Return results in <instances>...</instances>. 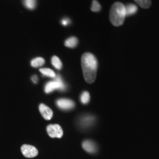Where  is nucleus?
<instances>
[{
    "label": "nucleus",
    "mask_w": 159,
    "mask_h": 159,
    "mask_svg": "<svg viewBox=\"0 0 159 159\" xmlns=\"http://www.w3.org/2000/svg\"><path fill=\"white\" fill-rule=\"evenodd\" d=\"M44 59L41 57H36V58H34L31 61V66L33 67H35V68H37V67H40L41 66H43L44 64Z\"/></svg>",
    "instance_id": "obj_12"
},
{
    "label": "nucleus",
    "mask_w": 159,
    "mask_h": 159,
    "mask_svg": "<svg viewBox=\"0 0 159 159\" xmlns=\"http://www.w3.org/2000/svg\"><path fill=\"white\" fill-rule=\"evenodd\" d=\"M80 101L83 104H88L90 101V94L88 91H83L80 96Z\"/></svg>",
    "instance_id": "obj_16"
},
{
    "label": "nucleus",
    "mask_w": 159,
    "mask_h": 159,
    "mask_svg": "<svg viewBox=\"0 0 159 159\" xmlns=\"http://www.w3.org/2000/svg\"><path fill=\"white\" fill-rule=\"evenodd\" d=\"M21 150L24 156L28 158H34V157L37 156L38 154H39V151H38L37 149L35 147L29 144L22 145L21 148Z\"/></svg>",
    "instance_id": "obj_5"
},
{
    "label": "nucleus",
    "mask_w": 159,
    "mask_h": 159,
    "mask_svg": "<svg viewBox=\"0 0 159 159\" xmlns=\"http://www.w3.org/2000/svg\"><path fill=\"white\" fill-rule=\"evenodd\" d=\"M24 5L27 9L34 10L36 7V0H24Z\"/></svg>",
    "instance_id": "obj_15"
},
{
    "label": "nucleus",
    "mask_w": 159,
    "mask_h": 159,
    "mask_svg": "<svg viewBox=\"0 0 159 159\" xmlns=\"http://www.w3.org/2000/svg\"><path fill=\"white\" fill-rule=\"evenodd\" d=\"M125 9H126V16L134 15L138 11L137 6L134 4H129L125 7Z\"/></svg>",
    "instance_id": "obj_10"
},
{
    "label": "nucleus",
    "mask_w": 159,
    "mask_h": 159,
    "mask_svg": "<svg viewBox=\"0 0 159 159\" xmlns=\"http://www.w3.org/2000/svg\"><path fill=\"white\" fill-rule=\"evenodd\" d=\"M65 88V84L64 83H63V80L61 79V76L56 75L54 80L49 81V82H48L46 84L44 91L47 94H49V93H51L52 91L55 90L63 91Z\"/></svg>",
    "instance_id": "obj_3"
},
{
    "label": "nucleus",
    "mask_w": 159,
    "mask_h": 159,
    "mask_svg": "<svg viewBox=\"0 0 159 159\" xmlns=\"http://www.w3.org/2000/svg\"><path fill=\"white\" fill-rule=\"evenodd\" d=\"M47 133L51 138H61L63 136V129L59 125H49L47 128Z\"/></svg>",
    "instance_id": "obj_4"
},
{
    "label": "nucleus",
    "mask_w": 159,
    "mask_h": 159,
    "mask_svg": "<svg viewBox=\"0 0 159 159\" xmlns=\"http://www.w3.org/2000/svg\"><path fill=\"white\" fill-rule=\"evenodd\" d=\"M32 80L33 81V83H37V82H38V77L36 76V75H34V76H33V77H32Z\"/></svg>",
    "instance_id": "obj_20"
},
{
    "label": "nucleus",
    "mask_w": 159,
    "mask_h": 159,
    "mask_svg": "<svg viewBox=\"0 0 159 159\" xmlns=\"http://www.w3.org/2000/svg\"><path fill=\"white\" fill-rule=\"evenodd\" d=\"M91 11L93 12H99L101 11V5L97 0H93L92 5H91Z\"/></svg>",
    "instance_id": "obj_17"
},
{
    "label": "nucleus",
    "mask_w": 159,
    "mask_h": 159,
    "mask_svg": "<svg viewBox=\"0 0 159 159\" xmlns=\"http://www.w3.org/2000/svg\"><path fill=\"white\" fill-rule=\"evenodd\" d=\"M52 64L53 65V66L57 69H61L62 68V62L60 60L58 57L57 56H53L52 57Z\"/></svg>",
    "instance_id": "obj_13"
},
{
    "label": "nucleus",
    "mask_w": 159,
    "mask_h": 159,
    "mask_svg": "<svg viewBox=\"0 0 159 159\" xmlns=\"http://www.w3.org/2000/svg\"><path fill=\"white\" fill-rule=\"evenodd\" d=\"M77 43H78V40L75 37L69 38L65 41V46L67 47H69V48H74L77 45Z\"/></svg>",
    "instance_id": "obj_9"
},
{
    "label": "nucleus",
    "mask_w": 159,
    "mask_h": 159,
    "mask_svg": "<svg viewBox=\"0 0 159 159\" xmlns=\"http://www.w3.org/2000/svg\"><path fill=\"white\" fill-rule=\"evenodd\" d=\"M94 118H93L92 116H85L83 117V118L82 119V120H81V123L83 125H89L91 124V123H92L93 122H94Z\"/></svg>",
    "instance_id": "obj_18"
},
{
    "label": "nucleus",
    "mask_w": 159,
    "mask_h": 159,
    "mask_svg": "<svg viewBox=\"0 0 159 159\" xmlns=\"http://www.w3.org/2000/svg\"><path fill=\"white\" fill-rule=\"evenodd\" d=\"M81 66L85 80L88 83H93L97 77L98 62L96 57L90 52H85L81 57Z\"/></svg>",
    "instance_id": "obj_1"
},
{
    "label": "nucleus",
    "mask_w": 159,
    "mask_h": 159,
    "mask_svg": "<svg viewBox=\"0 0 159 159\" xmlns=\"http://www.w3.org/2000/svg\"><path fill=\"white\" fill-rule=\"evenodd\" d=\"M142 8L148 9L151 6V0H134Z\"/></svg>",
    "instance_id": "obj_14"
},
{
    "label": "nucleus",
    "mask_w": 159,
    "mask_h": 159,
    "mask_svg": "<svg viewBox=\"0 0 159 159\" xmlns=\"http://www.w3.org/2000/svg\"><path fill=\"white\" fill-rule=\"evenodd\" d=\"M69 23V20L68 19H65L62 20V24L64 26H66Z\"/></svg>",
    "instance_id": "obj_19"
},
{
    "label": "nucleus",
    "mask_w": 159,
    "mask_h": 159,
    "mask_svg": "<svg viewBox=\"0 0 159 159\" xmlns=\"http://www.w3.org/2000/svg\"><path fill=\"white\" fill-rule=\"evenodd\" d=\"M40 72L43 75H44L46 77H52V78H55L56 75H55V71H52L50 69L48 68H42L40 69Z\"/></svg>",
    "instance_id": "obj_11"
},
{
    "label": "nucleus",
    "mask_w": 159,
    "mask_h": 159,
    "mask_svg": "<svg viewBox=\"0 0 159 159\" xmlns=\"http://www.w3.org/2000/svg\"><path fill=\"white\" fill-rule=\"evenodd\" d=\"M56 104L59 108L64 111L71 110L75 108V102L69 99H57Z\"/></svg>",
    "instance_id": "obj_6"
},
{
    "label": "nucleus",
    "mask_w": 159,
    "mask_h": 159,
    "mask_svg": "<svg viewBox=\"0 0 159 159\" xmlns=\"http://www.w3.org/2000/svg\"><path fill=\"white\" fill-rule=\"evenodd\" d=\"M39 111L43 118L47 120H50L53 116V111L52 109L43 103L39 105Z\"/></svg>",
    "instance_id": "obj_7"
},
{
    "label": "nucleus",
    "mask_w": 159,
    "mask_h": 159,
    "mask_svg": "<svg viewBox=\"0 0 159 159\" xmlns=\"http://www.w3.org/2000/svg\"><path fill=\"white\" fill-rule=\"evenodd\" d=\"M83 148L89 152V153H95L97 151V146L96 143L91 140H85L83 141L82 144Z\"/></svg>",
    "instance_id": "obj_8"
},
{
    "label": "nucleus",
    "mask_w": 159,
    "mask_h": 159,
    "mask_svg": "<svg viewBox=\"0 0 159 159\" xmlns=\"http://www.w3.org/2000/svg\"><path fill=\"white\" fill-rule=\"evenodd\" d=\"M110 21L111 24L116 27L121 26L124 23L126 17V9L122 2H115L111 6L110 10Z\"/></svg>",
    "instance_id": "obj_2"
}]
</instances>
